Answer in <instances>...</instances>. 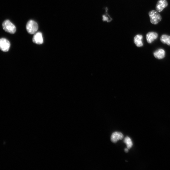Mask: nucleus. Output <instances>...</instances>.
Wrapping results in <instances>:
<instances>
[{
    "mask_svg": "<svg viewBox=\"0 0 170 170\" xmlns=\"http://www.w3.org/2000/svg\"><path fill=\"white\" fill-rule=\"evenodd\" d=\"M151 22L154 24H157L161 21L162 17L158 12L155 10H151L149 13Z\"/></svg>",
    "mask_w": 170,
    "mask_h": 170,
    "instance_id": "f257e3e1",
    "label": "nucleus"
},
{
    "mask_svg": "<svg viewBox=\"0 0 170 170\" xmlns=\"http://www.w3.org/2000/svg\"><path fill=\"white\" fill-rule=\"evenodd\" d=\"M2 27L3 30L9 33L14 34L16 32L15 26L9 20H6L3 23Z\"/></svg>",
    "mask_w": 170,
    "mask_h": 170,
    "instance_id": "f03ea898",
    "label": "nucleus"
},
{
    "mask_svg": "<svg viewBox=\"0 0 170 170\" xmlns=\"http://www.w3.org/2000/svg\"><path fill=\"white\" fill-rule=\"evenodd\" d=\"M38 29V25L35 21L32 20L28 21L26 25V29L28 33L30 34H34Z\"/></svg>",
    "mask_w": 170,
    "mask_h": 170,
    "instance_id": "7ed1b4c3",
    "label": "nucleus"
},
{
    "mask_svg": "<svg viewBox=\"0 0 170 170\" xmlns=\"http://www.w3.org/2000/svg\"><path fill=\"white\" fill-rule=\"evenodd\" d=\"M10 42L5 38L0 39V49L3 51H8L10 47Z\"/></svg>",
    "mask_w": 170,
    "mask_h": 170,
    "instance_id": "20e7f679",
    "label": "nucleus"
},
{
    "mask_svg": "<svg viewBox=\"0 0 170 170\" xmlns=\"http://www.w3.org/2000/svg\"><path fill=\"white\" fill-rule=\"evenodd\" d=\"M168 5V3L166 0H159L156 5V10L158 12H161Z\"/></svg>",
    "mask_w": 170,
    "mask_h": 170,
    "instance_id": "39448f33",
    "label": "nucleus"
},
{
    "mask_svg": "<svg viewBox=\"0 0 170 170\" xmlns=\"http://www.w3.org/2000/svg\"><path fill=\"white\" fill-rule=\"evenodd\" d=\"M123 138V135L122 133L115 132L112 134L111 140L112 143H115L118 141L122 139Z\"/></svg>",
    "mask_w": 170,
    "mask_h": 170,
    "instance_id": "423d86ee",
    "label": "nucleus"
},
{
    "mask_svg": "<svg viewBox=\"0 0 170 170\" xmlns=\"http://www.w3.org/2000/svg\"><path fill=\"white\" fill-rule=\"evenodd\" d=\"M33 41L34 43L37 44H42L43 42V38L42 34L41 32H38L34 35Z\"/></svg>",
    "mask_w": 170,
    "mask_h": 170,
    "instance_id": "0eeeda50",
    "label": "nucleus"
},
{
    "mask_svg": "<svg viewBox=\"0 0 170 170\" xmlns=\"http://www.w3.org/2000/svg\"><path fill=\"white\" fill-rule=\"evenodd\" d=\"M157 33L154 32H150L146 35L147 40L148 43L151 44L158 37Z\"/></svg>",
    "mask_w": 170,
    "mask_h": 170,
    "instance_id": "6e6552de",
    "label": "nucleus"
},
{
    "mask_svg": "<svg viewBox=\"0 0 170 170\" xmlns=\"http://www.w3.org/2000/svg\"><path fill=\"white\" fill-rule=\"evenodd\" d=\"M165 53L162 49H159L154 53L155 57L158 59H161L165 57Z\"/></svg>",
    "mask_w": 170,
    "mask_h": 170,
    "instance_id": "1a4fd4ad",
    "label": "nucleus"
},
{
    "mask_svg": "<svg viewBox=\"0 0 170 170\" xmlns=\"http://www.w3.org/2000/svg\"><path fill=\"white\" fill-rule=\"evenodd\" d=\"M143 38L142 35L140 34L137 35L134 37V42L137 47H140L143 46Z\"/></svg>",
    "mask_w": 170,
    "mask_h": 170,
    "instance_id": "9d476101",
    "label": "nucleus"
},
{
    "mask_svg": "<svg viewBox=\"0 0 170 170\" xmlns=\"http://www.w3.org/2000/svg\"><path fill=\"white\" fill-rule=\"evenodd\" d=\"M160 40L162 43L170 45V36L167 35H163L160 38Z\"/></svg>",
    "mask_w": 170,
    "mask_h": 170,
    "instance_id": "9b49d317",
    "label": "nucleus"
},
{
    "mask_svg": "<svg viewBox=\"0 0 170 170\" xmlns=\"http://www.w3.org/2000/svg\"><path fill=\"white\" fill-rule=\"evenodd\" d=\"M124 143L126 145L127 148L129 149L132 147L133 146V143L130 138L128 136H127L124 140Z\"/></svg>",
    "mask_w": 170,
    "mask_h": 170,
    "instance_id": "f8f14e48",
    "label": "nucleus"
},
{
    "mask_svg": "<svg viewBox=\"0 0 170 170\" xmlns=\"http://www.w3.org/2000/svg\"><path fill=\"white\" fill-rule=\"evenodd\" d=\"M125 151L126 152V153H128L129 151V149L128 148H126L125 149Z\"/></svg>",
    "mask_w": 170,
    "mask_h": 170,
    "instance_id": "ddd939ff",
    "label": "nucleus"
}]
</instances>
